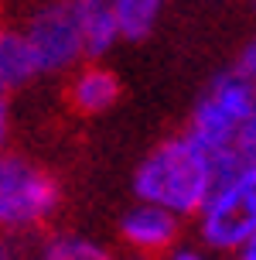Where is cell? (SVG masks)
<instances>
[{"instance_id": "obj_7", "label": "cell", "mask_w": 256, "mask_h": 260, "mask_svg": "<svg viewBox=\"0 0 256 260\" xmlns=\"http://www.w3.org/2000/svg\"><path fill=\"white\" fill-rule=\"evenodd\" d=\"M178 230L181 222L174 212H167V209H157V206H133L120 219V233L127 240L133 250H140V253H161V250H171L174 247V240H178Z\"/></svg>"}, {"instance_id": "obj_18", "label": "cell", "mask_w": 256, "mask_h": 260, "mask_svg": "<svg viewBox=\"0 0 256 260\" xmlns=\"http://www.w3.org/2000/svg\"><path fill=\"white\" fill-rule=\"evenodd\" d=\"M215 4H226V0H215Z\"/></svg>"}, {"instance_id": "obj_15", "label": "cell", "mask_w": 256, "mask_h": 260, "mask_svg": "<svg viewBox=\"0 0 256 260\" xmlns=\"http://www.w3.org/2000/svg\"><path fill=\"white\" fill-rule=\"evenodd\" d=\"M7 137H11V103L0 96V157L7 154Z\"/></svg>"}, {"instance_id": "obj_14", "label": "cell", "mask_w": 256, "mask_h": 260, "mask_svg": "<svg viewBox=\"0 0 256 260\" xmlns=\"http://www.w3.org/2000/svg\"><path fill=\"white\" fill-rule=\"evenodd\" d=\"M236 72L246 76L256 86V38H249L243 45V52H239V58H236Z\"/></svg>"}, {"instance_id": "obj_3", "label": "cell", "mask_w": 256, "mask_h": 260, "mask_svg": "<svg viewBox=\"0 0 256 260\" xmlns=\"http://www.w3.org/2000/svg\"><path fill=\"white\" fill-rule=\"evenodd\" d=\"M62 185L48 168L24 154L0 157V230L27 233L58 212Z\"/></svg>"}, {"instance_id": "obj_4", "label": "cell", "mask_w": 256, "mask_h": 260, "mask_svg": "<svg viewBox=\"0 0 256 260\" xmlns=\"http://www.w3.org/2000/svg\"><path fill=\"white\" fill-rule=\"evenodd\" d=\"M205 247L222 253H239L256 233V161L236 168L215 185L198 212Z\"/></svg>"}, {"instance_id": "obj_9", "label": "cell", "mask_w": 256, "mask_h": 260, "mask_svg": "<svg viewBox=\"0 0 256 260\" xmlns=\"http://www.w3.org/2000/svg\"><path fill=\"white\" fill-rule=\"evenodd\" d=\"M38 76V62H34V52L27 45L24 31L0 24V89L11 96L14 89H24Z\"/></svg>"}, {"instance_id": "obj_10", "label": "cell", "mask_w": 256, "mask_h": 260, "mask_svg": "<svg viewBox=\"0 0 256 260\" xmlns=\"http://www.w3.org/2000/svg\"><path fill=\"white\" fill-rule=\"evenodd\" d=\"M167 0H113V21L120 41H143L164 17Z\"/></svg>"}, {"instance_id": "obj_5", "label": "cell", "mask_w": 256, "mask_h": 260, "mask_svg": "<svg viewBox=\"0 0 256 260\" xmlns=\"http://www.w3.org/2000/svg\"><path fill=\"white\" fill-rule=\"evenodd\" d=\"M24 38L41 76H62L86 62V38L68 0H41L24 21Z\"/></svg>"}, {"instance_id": "obj_11", "label": "cell", "mask_w": 256, "mask_h": 260, "mask_svg": "<svg viewBox=\"0 0 256 260\" xmlns=\"http://www.w3.org/2000/svg\"><path fill=\"white\" fill-rule=\"evenodd\" d=\"M45 260H113V253L86 236H55L38 250Z\"/></svg>"}, {"instance_id": "obj_20", "label": "cell", "mask_w": 256, "mask_h": 260, "mask_svg": "<svg viewBox=\"0 0 256 260\" xmlns=\"http://www.w3.org/2000/svg\"><path fill=\"white\" fill-rule=\"evenodd\" d=\"M253 11H256V0H253Z\"/></svg>"}, {"instance_id": "obj_17", "label": "cell", "mask_w": 256, "mask_h": 260, "mask_svg": "<svg viewBox=\"0 0 256 260\" xmlns=\"http://www.w3.org/2000/svg\"><path fill=\"white\" fill-rule=\"evenodd\" d=\"M239 253H243V260H256V233H253V240H249Z\"/></svg>"}, {"instance_id": "obj_2", "label": "cell", "mask_w": 256, "mask_h": 260, "mask_svg": "<svg viewBox=\"0 0 256 260\" xmlns=\"http://www.w3.org/2000/svg\"><path fill=\"white\" fill-rule=\"evenodd\" d=\"M253 103H256V86L246 76H239L236 69H229V72H218L205 86V92L198 96V103L192 110V120H188L185 134L215 157L218 182L232 175L229 147H232V137H236L239 123L253 110Z\"/></svg>"}, {"instance_id": "obj_6", "label": "cell", "mask_w": 256, "mask_h": 260, "mask_svg": "<svg viewBox=\"0 0 256 260\" xmlns=\"http://www.w3.org/2000/svg\"><path fill=\"white\" fill-rule=\"evenodd\" d=\"M65 100L82 117H99L106 110H113L120 100V79L99 62H82L79 69H72Z\"/></svg>"}, {"instance_id": "obj_12", "label": "cell", "mask_w": 256, "mask_h": 260, "mask_svg": "<svg viewBox=\"0 0 256 260\" xmlns=\"http://www.w3.org/2000/svg\"><path fill=\"white\" fill-rule=\"evenodd\" d=\"M249 161H256V103L246 113V120L239 123L236 137H232V147H229V168L232 171L249 165Z\"/></svg>"}, {"instance_id": "obj_16", "label": "cell", "mask_w": 256, "mask_h": 260, "mask_svg": "<svg viewBox=\"0 0 256 260\" xmlns=\"http://www.w3.org/2000/svg\"><path fill=\"white\" fill-rule=\"evenodd\" d=\"M171 260H205L198 250H192V247H178L174 253H171Z\"/></svg>"}, {"instance_id": "obj_8", "label": "cell", "mask_w": 256, "mask_h": 260, "mask_svg": "<svg viewBox=\"0 0 256 260\" xmlns=\"http://www.w3.org/2000/svg\"><path fill=\"white\" fill-rule=\"evenodd\" d=\"M79 17L82 38H86V62H99L120 45L113 21V0H68Z\"/></svg>"}, {"instance_id": "obj_1", "label": "cell", "mask_w": 256, "mask_h": 260, "mask_svg": "<svg viewBox=\"0 0 256 260\" xmlns=\"http://www.w3.org/2000/svg\"><path fill=\"white\" fill-rule=\"evenodd\" d=\"M218 185L215 157L195 144L185 130L167 137L140 161L133 175V192L140 202L167 209L174 216H198Z\"/></svg>"}, {"instance_id": "obj_13", "label": "cell", "mask_w": 256, "mask_h": 260, "mask_svg": "<svg viewBox=\"0 0 256 260\" xmlns=\"http://www.w3.org/2000/svg\"><path fill=\"white\" fill-rule=\"evenodd\" d=\"M24 253V233L0 230V260H21Z\"/></svg>"}, {"instance_id": "obj_19", "label": "cell", "mask_w": 256, "mask_h": 260, "mask_svg": "<svg viewBox=\"0 0 256 260\" xmlns=\"http://www.w3.org/2000/svg\"><path fill=\"white\" fill-rule=\"evenodd\" d=\"M0 96H7V92H4V89H0Z\"/></svg>"}]
</instances>
